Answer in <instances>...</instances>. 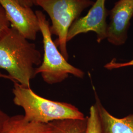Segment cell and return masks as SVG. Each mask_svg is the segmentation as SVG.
<instances>
[{
	"label": "cell",
	"mask_w": 133,
	"mask_h": 133,
	"mask_svg": "<svg viewBox=\"0 0 133 133\" xmlns=\"http://www.w3.org/2000/svg\"><path fill=\"white\" fill-rule=\"evenodd\" d=\"M42 62L36 45L14 28L0 38V69L8 72L13 82L31 88L30 81L36 76L35 66Z\"/></svg>",
	"instance_id": "cell-1"
},
{
	"label": "cell",
	"mask_w": 133,
	"mask_h": 133,
	"mask_svg": "<svg viewBox=\"0 0 133 133\" xmlns=\"http://www.w3.org/2000/svg\"><path fill=\"white\" fill-rule=\"evenodd\" d=\"M14 102L22 108L24 116L30 121L43 123L67 119H84V115L71 104L43 98L31 88L14 82Z\"/></svg>",
	"instance_id": "cell-2"
},
{
	"label": "cell",
	"mask_w": 133,
	"mask_h": 133,
	"mask_svg": "<svg viewBox=\"0 0 133 133\" xmlns=\"http://www.w3.org/2000/svg\"><path fill=\"white\" fill-rule=\"evenodd\" d=\"M35 12L43 36L44 49L42 62L36 68V75L40 74L43 80L48 84L61 83L70 75L82 78L84 72L68 62L53 41L50 25L45 14L41 10H36Z\"/></svg>",
	"instance_id": "cell-3"
},
{
	"label": "cell",
	"mask_w": 133,
	"mask_h": 133,
	"mask_svg": "<svg viewBox=\"0 0 133 133\" xmlns=\"http://www.w3.org/2000/svg\"><path fill=\"white\" fill-rule=\"evenodd\" d=\"M94 3L91 0H35V5L41 7L51 19L50 32L58 37L54 42L67 60V36L69 29L82 12Z\"/></svg>",
	"instance_id": "cell-4"
},
{
	"label": "cell",
	"mask_w": 133,
	"mask_h": 133,
	"mask_svg": "<svg viewBox=\"0 0 133 133\" xmlns=\"http://www.w3.org/2000/svg\"><path fill=\"white\" fill-rule=\"evenodd\" d=\"M105 0H96L85 16L76 19L69 29L67 42L77 35L94 32L97 35V42L107 39L108 25L107 17L109 14L105 6Z\"/></svg>",
	"instance_id": "cell-5"
},
{
	"label": "cell",
	"mask_w": 133,
	"mask_h": 133,
	"mask_svg": "<svg viewBox=\"0 0 133 133\" xmlns=\"http://www.w3.org/2000/svg\"><path fill=\"white\" fill-rule=\"evenodd\" d=\"M11 27L29 41L36 39L40 32L38 19L32 8L20 5L14 0H0Z\"/></svg>",
	"instance_id": "cell-6"
},
{
	"label": "cell",
	"mask_w": 133,
	"mask_h": 133,
	"mask_svg": "<svg viewBox=\"0 0 133 133\" xmlns=\"http://www.w3.org/2000/svg\"><path fill=\"white\" fill-rule=\"evenodd\" d=\"M107 39L119 46L126 43L130 21L133 16V0H119L109 12Z\"/></svg>",
	"instance_id": "cell-7"
},
{
	"label": "cell",
	"mask_w": 133,
	"mask_h": 133,
	"mask_svg": "<svg viewBox=\"0 0 133 133\" xmlns=\"http://www.w3.org/2000/svg\"><path fill=\"white\" fill-rule=\"evenodd\" d=\"M95 104L98 109L101 124V133H133V114L123 118L114 117L105 109L95 92Z\"/></svg>",
	"instance_id": "cell-8"
},
{
	"label": "cell",
	"mask_w": 133,
	"mask_h": 133,
	"mask_svg": "<svg viewBox=\"0 0 133 133\" xmlns=\"http://www.w3.org/2000/svg\"><path fill=\"white\" fill-rule=\"evenodd\" d=\"M57 129L52 122L43 123L30 121L24 115L10 117L0 133H56Z\"/></svg>",
	"instance_id": "cell-9"
},
{
	"label": "cell",
	"mask_w": 133,
	"mask_h": 133,
	"mask_svg": "<svg viewBox=\"0 0 133 133\" xmlns=\"http://www.w3.org/2000/svg\"><path fill=\"white\" fill-rule=\"evenodd\" d=\"M56 133H85L87 117L84 119H67L52 121Z\"/></svg>",
	"instance_id": "cell-10"
},
{
	"label": "cell",
	"mask_w": 133,
	"mask_h": 133,
	"mask_svg": "<svg viewBox=\"0 0 133 133\" xmlns=\"http://www.w3.org/2000/svg\"><path fill=\"white\" fill-rule=\"evenodd\" d=\"M101 124L98 109L96 105L90 108L89 115L87 117L85 133H101Z\"/></svg>",
	"instance_id": "cell-11"
},
{
	"label": "cell",
	"mask_w": 133,
	"mask_h": 133,
	"mask_svg": "<svg viewBox=\"0 0 133 133\" xmlns=\"http://www.w3.org/2000/svg\"><path fill=\"white\" fill-rule=\"evenodd\" d=\"M10 27V24L5 10L0 4V38L6 33Z\"/></svg>",
	"instance_id": "cell-12"
},
{
	"label": "cell",
	"mask_w": 133,
	"mask_h": 133,
	"mask_svg": "<svg viewBox=\"0 0 133 133\" xmlns=\"http://www.w3.org/2000/svg\"><path fill=\"white\" fill-rule=\"evenodd\" d=\"M132 66H133V58L131 61L125 63H118L116 61V60L115 59H114L110 62L106 64L104 67L108 70H111L121 68Z\"/></svg>",
	"instance_id": "cell-13"
},
{
	"label": "cell",
	"mask_w": 133,
	"mask_h": 133,
	"mask_svg": "<svg viewBox=\"0 0 133 133\" xmlns=\"http://www.w3.org/2000/svg\"><path fill=\"white\" fill-rule=\"evenodd\" d=\"M10 117L4 111L0 109V132L4 128L5 124L9 119Z\"/></svg>",
	"instance_id": "cell-14"
},
{
	"label": "cell",
	"mask_w": 133,
	"mask_h": 133,
	"mask_svg": "<svg viewBox=\"0 0 133 133\" xmlns=\"http://www.w3.org/2000/svg\"><path fill=\"white\" fill-rule=\"evenodd\" d=\"M20 5L26 7L32 8L35 5V0H14Z\"/></svg>",
	"instance_id": "cell-15"
},
{
	"label": "cell",
	"mask_w": 133,
	"mask_h": 133,
	"mask_svg": "<svg viewBox=\"0 0 133 133\" xmlns=\"http://www.w3.org/2000/svg\"><path fill=\"white\" fill-rule=\"evenodd\" d=\"M0 78H6V79H10V81H12V78L9 75H6L5 74H3L1 71H0Z\"/></svg>",
	"instance_id": "cell-16"
}]
</instances>
